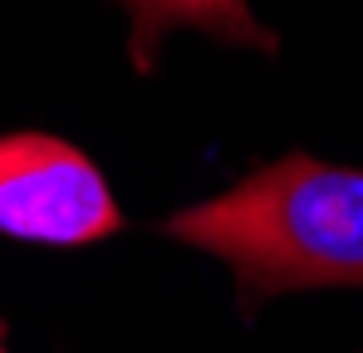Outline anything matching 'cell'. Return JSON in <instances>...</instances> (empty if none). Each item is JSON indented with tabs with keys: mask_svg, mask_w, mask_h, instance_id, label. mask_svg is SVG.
Here are the masks:
<instances>
[{
	"mask_svg": "<svg viewBox=\"0 0 363 353\" xmlns=\"http://www.w3.org/2000/svg\"><path fill=\"white\" fill-rule=\"evenodd\" d=\"M133 20L128 50L138 69H152L157 50L172 30H201L226 45H250V50H275V35L260 30L255 10L245 0H118Z\"/></svg>",
	"mask_w": 363,
	"mask_h": 353,
	"instance_id": "3957f363",
	"label": "cell"
},
{
	"mask_svg": "<svg viewBox=\"0 0 363 353\" xmlns=\"http://www.w3.org/2000/svg\"><path fill=\"white\" fill-rule=\"evenodd\" d=\"M113 231H123V206L89 152L55 133L0 138V235L74 250Z\"/></svg>",
	"mask_w": 363,
	"mask_h": 353,
	"instance_id": "7a4b0ae2",
	"label": "cell"
},
{
	"mask_svg": "<svg viewBox=\"0 0 363 353\" xmlns=\"http://www.w3.org/2000/svg\"><path fill=\"white\" fill-rule=\"evenodd\" d=\"M0 353H10V349H5V344H0Z\"/></svg>",
	"mask_w": 363,
	"mask_h": 353,
	"instance_id": "277c9868",
	"label": "cell"
},
{
	"mask_svg": "<svg viewBox=\"0 0 363 353\" xmlns=\"http://www.w3.org/2000/svg\"><path fill=\"white\" fill-rule=\"evenodd\" d=\"M162 231L216 255L236 275L245 309L290 290H363V172L309 152L182 206Z\"/></svg>",
	"mask_w": 363,
	"mask_h": 353,
	"instance_id": "6da1fadb",
	"label": "cell"
}]
</instances>
